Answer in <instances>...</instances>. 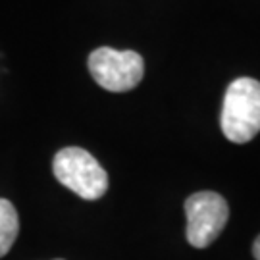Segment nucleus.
I'll return each instance as SVG.
<instances>
[{"label":"nucleus","mask_w":260,"mask_h":260,"mask_svg":"<svg viewBox=\"0 0 260 260\" xmlns=\"http://www.w3.org/2000/svg\"><path fill=\"white\" fill-rule=\"evenodd\" d=\"M54 177L85 201H96L108 191V174L99 160L79 147L58 150L52 162Z\"/></svg>","instance_id":"f03ea898"},{"label":"nucleus","mask_w":260,"mask_h":260,"mask_svg":"<svg viewBox=\"0 0 260 260\" xmlns=\"http://www.w3.org/2000/svg\"><path fill=\"white\" fill-rule=\"evenodd\" d=\"M87 66L94 81L110 93L135 89L145 75V62L135 50L101 47L91 52Z\"/></svg>","instance_id":"7ed1b4c3"},{"label":"nucleus","mask_w":260,"mask_h":260,"mask_svg":"<svg viewBox=\"0 0 260 260\" xmlns=\"http://www.w3.org/2000/svg\"><path fill=\"white\" fill-rule=\"evenodd\" d=\"M187 241L195 249H205L218 239L228 223L230 206L220 193L199 191L185 201Z\"/></svg>","instance_id":"20e7f679"},{"label":"nucleus","mask_w":260,"mask_h":260,"mask_svg":"<svg viewBox=\"0 0 260 260\" xmlns=\"http://www.w3.org/2000/svg\"><path fill=\"white\" fill-rule=\"evenodd\" d=\"M56 260H64V258H56Z\"/></svg>","instance_id":"0eeeda50"},{"label":"nucleus","mask_w":260,"mask_h":260,"mask_svg":"<svg viewBox=\"0 0 260 260\" xmlns=\"http://www.w3.org/2000/svg\"><path fill=\"white\" fill-rule=\"evenodd\" d=\"M252 254H254V258L260 260V235L254 239V245H252Z\"/></svg>","instance_id":"423d86ee"},{"label":"nucleus","mask_w":260,"mask_h":260,"mask_svg":"<svg viewBox=\"0 0 260 260\" xmlns=\"http://www.w3.org/2000/svg\"><path fill=\"white\" fill-rule=\"evenodd\" d=\"M220 125L225 139L243 145L260 131V81L239 77L230 83L223 96Z\"/></svg>","instance_id":"f257e3e1"},{"label":"nucleus","mask_w":260,"mask_h":260,"mask_svg":"<svg viewBox=\"0 0 260 260\" xmlns=\"http://www.w3.org/2000/svg\"><path fill=\"white\" fill-rule=\"evenodd\" d=\"M18 232L19 220L16 208L10 201L0 199V258L4 254H8L16 237H18Z\"/></svg>","instance_id":"39448f33"}]
</instances>
